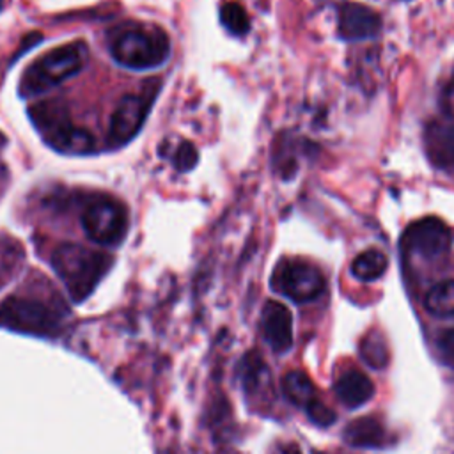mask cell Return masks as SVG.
<instances>
[{
  "mask_svg": "<svg viewBox=\"0 0 454 454\" xmlns=\"http://www.w3.org/2000/svg\"><path fill=\"white\" fill-rule=\"evenodd\" d=\"M108 48L115 62L129 69L161 66L170 55V39L156 25L128 21L108 32Z\"/></svg>",
  "mask_w": 454,
  "mask_h": 454,
  "instance_id": "cell-1",
  "label": "cell"
},
{
  "mask_svg": "<svg viewBox=\"0 0 454 454\" xmlns=\"http://www.w3.org/2000/svg\"><path fill=\"white\" fill-rule=\"evenodd\" d=\"M112 264V257L76 243H64L51 254V266L74 301L85 300Z\"/></svg>",
  "mask_w": 454,
  "mask_h": 454,
  "instance_id": "cell-2",
  "label": "cell"
},
{
  "mask_svg": "<svg viewBox=\"0 0 454 454\" xmlns=\"http://www.w3.org/2000/svg\"><path fill=\"white\" fill-rule=\"evenodd\" d=\"M28 115L43 140L55 151L66 154H87L94 151L92 133L73 124L69 110L62 101L35 103L28 108Z\"/></svg>",
  "mask_w": 454,
  "mask_h": 454,
  "instance_id": "cell-3",
  "label": "cell"
},
{
  "mask_svg": "<svg viewBox=\"0 0 454 454\" xmlns=\"http://www.w3.org/2000/svg\"><path fill=\"white\" fill-rule=\"evenodd\" d=\"M85 60L87 46L78 41L44 53L23 71L18 87L20 96L30 98L57 87L69 76L76 74L85 66Z\"/></svg>",
  "mask_w": 454,
  "mask_h": 454,
  "instance_id": "cell-4",
  "label": "cell"
},
{
  "mask_svg": "<svg viewBox=\"0 0 454 454\" xmlns=\"http://www.w3.org/2000/svg\"><path fill=\"white\" fill-rule=\"evenodd\" d=\"M0 326L48 337L60 332L62 312L37 298L9 296L0 303Z\"/></svg>",
  "mask_w": 454,
  "mask_h": 454,
  "instance_id": "cell-5",
  "label": "cell"
},
{
  "mask_svg": "<svg viewBox=\"0 0 454 454\" xmlns=\"http://www.w3.org/2000/svg\"><path fill=\"white\" fill-rule=\"evenodd\" d=\"M128 211L115 199L98 195L82 209V227L98 245L112 247L128 232Z\"/></svg>",
  "mask_w": 454,
  "mask_h": 454,
  "instance_id": "cell-6",
  "label": "cell"
},
{
  "mask_svg": "<svg viewBox=\"0 0 454 454\" xmlns=\"http://www.w3.org/2000/svg\"><path fill=\"white\" fill-rule=\"evenodd\" d=\"M271 287L296 303L316 300L325 291V277L310 262L300 259L280 261L271 275Z\"/></svg>",
  "mask_w": 454,
  "mask_h": 454,
  "instance_id": "cell-7",
  "label": "cell"
},
{
  "mask_svg": "<svg viewBox=\"0 0 454 454\" xmlns=\"http://www.w3.org/2000/svg\"><path fill=\"white\" fill-rule=\"evenodd\" d=\"M156 90L158 87L144 94H128L119 101L110 117L108 126V144L112 147L124 145L137 137L151 110V103Z\"/></svg>",
  "mask_w": 454,
  "mask_h": 454,
  "instance_id": "cell-8",
  "label": "cell"
},
{
  "mask_svg": "<svg viewBox=\"0 0 454 454\" xmlns=\"http://www.w3.org/2000/svg\"><path fill=\"white\" fill-rule=\"evenodd\" d=\"M450 229L436 216H426L411 225L403 234L404 250L424 259H438L450 248Z\"/></svg>",
  "mask_w": 454,
  "mask_h": 454,
  "instance_id": "cell-9",
  "label": "cell"
},
{
  "mask_svg": "<svg viewBox=\"0 0 454 454\" xmlns=\"http://www.w3.org/2000/svg\"><path fill=\"white\" fill-rule=\"evenodd\" d=\"M261 330L275 353H286L293 344V316L289 309L275 300L266 301L261 312Z\"/></svg>",
  "mask_w": 454,
  "mask_h": 454,
  "instance_id": "cell-10",
  "label": "cell"
},
{
  "mask_svg": "<svg viewBox=\"0 0 454 454\" xmlns=\"http://www.w3.org/2000/svg\"><path fill=\"white\" fill-rule=\"evenodd\" d=\"M339 35L346 41L374 37L381 30V18L376 11L362 4H344L339 9Z\"/></svg>",
  "mask_w": 454,
  "mask_h": 454,
  "instance_id": "cell-11",
  "label": "cell"
},
{
  "mask_svg": "<svg viewBox=\"0 0 454 454\" xmlns=\"http://www.w3.org/2000/svg\"><path fill=\"white\" fill-rule=\"evenodd\" d=\"M372 380L358 369H348L335 381V395L348 408H358L365 404L372 397Z\"/></svg>",
  "mask_w": 454,
  "mask_h": 454,
  "instance_id": "cell-12",
  "label": "cell"
},
{
  "mask_svg": "<svg viewBox=\"0 0 454 454\" xmlns=\"http://www.w3.org/2000/svg\"><path fill=\"white\" fill-rule=\"evenodd\" d=\"M344 440L351 447L380 449L387 443V431L374 417H360L344 427Z\"/></svg>",
  "mask_w": 454,
  "mask_h": 454,
  "instance_id": "cell-13",
  "label": "cell"
},
{
  "mask_svg": "<svg viewBox=\"0 0 454 454\" xmlns=\"http://www.w3.org/2000/svg\"><path fill=\"white\" fill-rule=\"evenodd\" d=\"M427 154L434 165L449 167L454 165V126L452 124H434L426 135Z\"/></svg>",
  "mask_w": 454,
  "mask_h": 454,
  "instance_id": "cell-14",
  "label": "cell"
},
{
  "mask_svg": "<svg viewBox=\"0 0 454 454\" xmlns=\"http://www.w3.org/2000/svg\"><path fill=\"white\" fill-rule=\"evenodd\" d=\"M243 388L248 395H261L270 388L271 378L266 364L262 362L257 353H248L239 367Z\"/></svg>",
  "mask_w": 454,
  "mask_h": 454,
  "instance_id": "cell-15",
  "label": "cell"
},
{
  "mask_svg": "<svg viewBox=\"0 0 454 454\" xmlns=\"http://www.w3.org/2000/svg\"><path fill=\"white\" fill-rule=\"evenodd\" d=\"M388 266V259L381 250L369 248L360 252L351 262V273L362 282H372L380 278Z\"/></svg>",
  "mask_w": 454,
  "mask_h": 454,
  "instance_id": "cell-16",
  "label": "cell"
},
{
  "mask_svg": "<svg viewBox=\"0 0 454 454\" xmlns=\"http://www.w3.org/2000/svg\"><path fill=\"white\" fill-rule=\"evenodd\" d=\"M282 392L293 404L303 408L316 399V387L301 371H289L282 378Z\"/></svg>",
  "mask_w": 454,
  "mask_h": 454,
  "instance_id": "cell-17",
  "label": "cell"
},
{
  "mask_svg": "<svg viewBox=\"0 0 454 454\" xmlns=\"http://www.w3.org/2000/svg\"><path fill=\"white\" fill-rule=\"evenodd\" d=\"M358 351H360L362 360H364L369 367H372V369H376V371L387 367L388 358H390L388 344H387L383 333H380L378 330H371V332H367V333L362 337V340H360V344H358Z\"/></svg>",
  "mask_w": 454,
  "mask_h": 454,
  "instance_id": "cell-18",
  "label": "cell"
},
{
  "mask_svg": "<svg viewBox=\"0 0 454 454\" xmlns=\"http://www.w3.org/2000/svg\"><path fill=\"white\" fill-rule=\"evenodd\" d=\"M424 307L436 317L454 316V280H442L434 284L424 298Z\"/></svg>",
  "mask_w": 454,
  "mask_h": 454,
  "instance_id": "cell-19",
  "label": "cell"
},
{
  "mask_svg": "<svg viewBox=\"0 0 454 454\" xmlns=\"http://www.w3.org/2000/svg\"><path fill=\"white\" fill-rule=\"evenodd\" d=\"M222 25L234 35H245L250 28L248 14L238 2H225L220 7Z\"/></svg>",
  "mask_w": 454,
  "mask_h": 454,
  "instance_id": "cell-20",
  "label": "cell"
},
{
  "mask_svg": "<svg viewBox=\"0 0 454 454\" xmlns=\"http://www.w3.org/2000/svg\"><path fill=\"white\" fill-rule=\"evenodd\" d=\"M170 160H172V163L177 170L186 172V170L195 167V163L199 160V153H197L193 144H190L186 140H179L177 145L174 147V153H172Z\"/></svg>",
  "mask_w": 454,
  "mask_h": 454,
  "instance_id": "cell-21",
  "label": "cell"
},
{
  "mask_svg": "<svg viewBox=\"0 0 454 454\" xmlns=\"http://www.w3.org/2000/svg\"><path fill=\"white\" fill-rule=\"evenodd\" d=\"M434 346H436V353L440 356V360L454 369V328H445L442 332H438L436 339H434Z\"/></svg>",
  "mask_w": 454,
  "mask_h": 454,
  "instance_id": "cell-22",
  "label": "cell"
},
{
  "mask_svg": "<svg viewBox=\"0 0 454 454\" xmlns=\"http://www.w3.org/2000/svg\"><path fill=\"white\" fill-rule=\"evenodd\" d=\"M305 411H307V417H309L314 424H317V426L326 427V426H330V424L335 422V413H333L325 403H321L317 397H316L310 404L305 406Z\"/></svg>",
  "mask_w": 454,
  "mask_h": 454,
  "instance_id": "cell-23",
  "label": "cell"
},
{
  "mask_svg": "<svg viewBox=\"0 0 454 454\" xmlns=\"http://www.w3.org/2000/svg\"><path fill=\"white\" fill-rule=\"evenodd\" d=\"M5 142H7V140H5V137H4V133H2V131H0V151H2V147H4V145H5Z\"/></svg>",
  "mask_w": 454,
  "mask_h": 454,
  "instance_id": "cell-24",
  "label": "cell"
},
{
  "mask_svg": "<svg viewBox=\"0 0 454 454\" xmlns=\"http://www.w3.org/2000/svg\"><path fill=\"white\" fill-rule=\"evenodd\" d=\"M2 5H4V0H0V11H2Z\"/></svg>",
  "mask_w": 454,
  "mask_h": 454,
  "instance_id": "cell-25",
  "label": "cell"
}]
</instances>
